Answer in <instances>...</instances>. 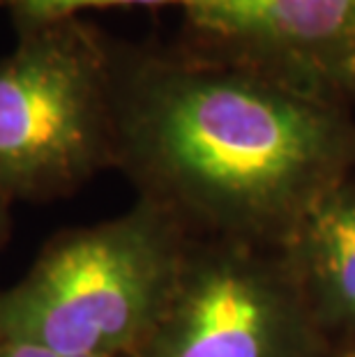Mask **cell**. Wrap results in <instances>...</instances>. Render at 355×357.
Returning a JSON list of instances; mask_svg holds the SVG:
<instances>
[{"mask_svg":"<svg viewBox=\"0 0 355 357\" xmlns=\"http://www.w3.org/2000/svg\"><path fill=\"white\" fill-rule=\"evenodd\" d=\"M12 203L0 199V252L7 245V238H10V229H12V215H10Z\"/></svg>","mask_w":355,"mask_h":357,"instance_id":"9","label":"cell"},{"mask_svg":"<svg viewBox=\"0 0 355 357\" xmlns=\"http://www.w3.org/2000/svg\"><path fill=\"white\" fill-rule=\"evenodd\" d=\"M107 169H116L113 37L81 17L19 33L0 58V199H63Z\"/></svg>","mask_w":355,"mask_h":357,"instance_id":"3","label":"cell"},{"mask_svg":"<svg viewBox=\"0 0 355 357\" xmlns=\"http://www.w3.org/2000/svg\"><path fill=\"white\" fill-rule=\"evenodd\" d=\"M194 235L157 205L56 235L0 293V339L72 357H132L178 286Z\"/></svg>","mask_w":355,"mask_h":357,"instance_id":"2","label":"cell"},{"mask_svg":"<svg viewBox=\"0 0 355 357\" xmlns=\"http://www.w3.org/2000/svg\"><path fill=\"white\" fill-rule=\"evenodd\" d=\"M351 100H355V65H353V72H351Z\"/></svg>","mask_w":355,"mask_h":357,"instance_id":"10","label":"cell"},{"mask_svg":"<svg viewBox=\"0 0 355 357\" xmlns=\"http://www.w3.org/2000/svg\"><path fill=\"white\" fill-rule=\"evenodd\" d=\"M279 252L332 351H355V173L300 217Z\"/></svg>","mask_w":355,"mask_h":357,"instance_id":"6","label":"cell"},{"mask_svg":"<svg viewBox=\"0 0 355 357\" xmlns=\"http://www.w3.org/2000/svg\"><path fill=\"white\" fill-rule=\"evenodd\" d=\"M178 44L353 102L355 0H190Z\"/></svg>","mask_w":355,"mask_h":357,"instance_id":"5","label":"cell"},{"mask_svg":"<svg viewBox=\"0 0 355 357\" xmlns=\"http://www.w3.org/2000/svg\"><path fill=\"white\" fill-rule=\"evenodd\" d=\"M116 169L194 238L279 247L355 173L351 102L183 44L113 37Z\"/></svg>","mask_w":355,"mask_h":357,"instance_id":"1","label":"cell"},{"mask_svg":"<svg viewBox=\"0 0 355 357\" xmlns=\"http://www.w3.org/2000/svg\"><path fill=\"white\" fill-rule=\"evenodd\" d=\"M279 247L192 238L178 286L132 357H330Z\"/></svg>","mask_w":355,"mask_h":357,"instance_id":"4","label":"cell"},{"mask_svg":"<svg viewBox=\"0 0 355 357\" xmlns=\"http://www.w3.org/2000/svg\"><path fill=\"white\" fill-rule=\"evenodd\" d=\"M190 0H0V7L10 12V19L19 33L35 30L58 21L79 19L86 10L107 7H180L185 10Z\"/></svg>","mask_w":355,"mask_h":357,"instance_id":"7","label":"cell"},{"mask_svg":"<svg viewBox=\"0 0 355 357\" xmlns=\"http://www.w3.org/2000/svg\"><path fill=\"white\" fill-rule=\"evenodd\" d=\"M0 357H72V355L49 351V348H44V346L26 344V341L0 339Z\"/></svg>","mask_w":355,"mask_h":357,"instance_id":"8","label":"cell"},{"mask_svg":"<svg viewBox=\"0 0 355 357\" xmlns=\"http://www.w3.org/2000/svg\"><path fill=\"white\" fill-rule=\"evenodd\" d=\"M330 357H355V351H342V353H332Z\"/></svg>","mask_w":355,"mask_h":357,"instance_id":"11","label":"cell"}]
</instances>
